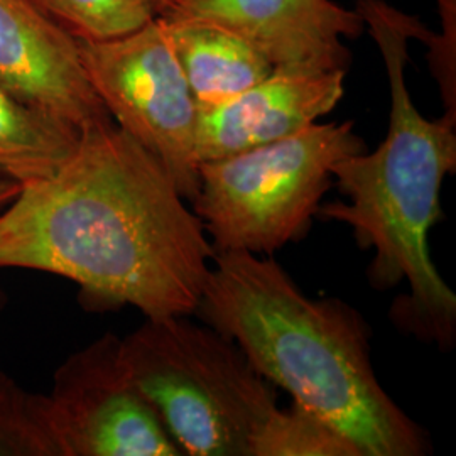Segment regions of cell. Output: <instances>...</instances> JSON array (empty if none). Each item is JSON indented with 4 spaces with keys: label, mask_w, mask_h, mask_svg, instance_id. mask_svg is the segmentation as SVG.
<instances>
[{
    "label": "cell",
    "mask_w": 456,
    "mask_h": 456,
    "mask_svg": "<svg viewBox=\"0 0 456 456\" xmlns=\"http://www.w3.org/2000/svg\"><path fill=\"white\" fill-rule=\"evenodd\" d=\"M45 397L60 456H183L134 382L115 333L68 355Z\"/></svg>",
    "instance_id": "52a82bcc"
},
{
    "label": "cell",
    "mask_w": 456,
    "mask_h": 456,
    "mask_svg": "<svg viewBox=\"0 0 456 456\" xmlns=\"http://www.w3.org/2000/svg\"><path fill=\"white\" fill-rule=\"evenodd\" d=\"M0 86L75 131L112 120L86 77L80 39L41 0H0Z\"/></svg>",
    "instance_id": "ba28073f"
},
{
    "label": "cell",
    "mask_w": 456,
    "mask_h": 456,
    "mask_svg": "<svg viewBox=\"0 0 456 456\" xmlns=\"http://www.w3.org/2000/svg\"><path fill=\"white\" fill-rule=\"evenodd\" d=\"M122 354L183 456H250L279 408L273 384L244 350L190 316L146 318L122 338Z\"/></svg>",
    "instance_id": "277c9868"
},
{
    "label": "cell",
    "mask_w": 456,
    "mask_h": 456,
    "mask_svg": "<svg viewBox=\"0 0 456 456\" xmlns=\"http://www.w3.org/2000/svg\"><path fill=\"white\" fill-rule=\"evenodd\" d=\"M163 19L200 110L237 97L274 69L259 49L227 28L184 17Z\"/></svg>",
    "instance_id": "8fae6325"
},
{
    "label": "cell",
    "mask_w": 456,
    "mask_h": 456,
    "mask_svg": "<svg viewBox=\"0 0 456 456\" xmlns=\"http://www.w3.org/2000/svg\"><path fill=\"white\" fill-rule=\"evenodd\" d=\"M345 69L277 66L227 102L198 110V164L286 139L330 114L345 95Z\"/></svg>",
    "instance_id": "30bf717a"
},
{
    "label": "cell",
    "mask_w": 456,
    "mask_h": 456,
    "mask_svg": "<svg viewBox=\"0 0 456 456\" xmlns=\"http://www.w3.org/2000/svg\"><path fill=\"white\" fill-rule=\"evenodd\" d=\"M163 163L114 120L0 213V269L65 277L92 310L195 314L215 248Z\"/></svg>",
    "instance_id": "6da1fadb"
},
{
    "label": "cell",
    "mask_w": 456,
    "mask_h": 456,
    "mask_svg": "<svg viewBox=\"0 0 456 456\" xmlns=\"http://www.w3.org/2000/svg\"><path fill=\"white\" fill-rule=\"evenodd\" d=\"M86 77L110 118L158 158L191 203L198 188V105L158 17L110 39L82 41Z\"/></svg>",
    "instance_id": "8992f818"
},
{
    "label": "cell",
    "mask_w": 456,
    "mask_h": 456,
    "mask_svg": "<svg viewBox=\"0 0 456 456\" xmlns=\"http://www.w3.org/2000/svg\"><path fill=\"white\" fill-rule=\"evenodd\" d=\"M362 151L352 120L316 122L276 142L200 163L193 212L215 252L274 254L308 233L333 186V166Z\"/></svg>",
    "instance_id": "5b68a950"
},
{
    "label": "cell",
    "mask_w": 456,
    "mask_h": 456,
    "mask_svg": "<svg viewBox=\"0 0 456 456\" xmlns=\"http://www.w3.org/2000/svg\"><path fill=\"white\" fill-rule=\"evenodd\" d=\"M19 190H20V184L0 178V208L9 205L14 200V196L19 193Z\"/></svg>",
    "instance_id": "e0dca14e"
},
{
    "label": "cell",
    "mask_w": 456,
    "mask_h": 456,
    "mask_svg": "<svg viewBox=\"0 0 456 456\" xmlns=\"http://www.w3.org/2000/svg\"><path fill=\"white\" fill-rule=\"evenodd\" d=\"M82 132L36 110L0 86V178L28 184L54 173Z\"/></svg>",
    "instance_id": "7c38bea8"
},
{
    "label": "cell",
    "mask_w": 456,
    "mask_h": 456,
    "mask_svg": "<svg viewBox=\"0 0 456 456\" xmlns=\"http://www.w3.org/2000/svg\"><path fill=\"white\" fill-rule=\"evenodd\" d=\"M195 314L242 350L259 374L322 416L362 456H423L414 423L380 386L370 326L342 299H313L276 261L215 252Z\"/></svg>",
    "instance_id": "3957f363"
},
{
    "label": "cell",
    "mask_w": 456,
    "mask_h": 456,
    "mask_svg": "<svg viewBox=\"0 0 456 456\" xmlns=\"http://www.w3.org/2000/svg\"><path fill=\"white\" fill-rule=\"evenodd\" d=\"M355 11L386 66L389 129L372 152L333 166V183L346 201L320 205L316 215L352 228L360 248H374L369 279L377 289L408 282V296L391 310L397 326L448 350L456 340V296L431 261L428 235L440 222L443 181L456 169V120L426 118L411 97L409 45L423 41L421 19L387 0H357Z\"/></svg>",
    "instance_id": "7a4b0ae2"
},
{
    "label": "cell",
    "mask_w": 456,
    "mask_h": 456,
    "mask_svg": "<svg viewBox=\"0 0 456 456\" xmlns=\"http://www.w3.org/2000/svg\"><path fill=\"white\" fill-rule=\"evenodd\" d=\"M441 20V33L428 31V61L438 83L444 115L456 120V0H435Z\"/></svg>",
    "instance_id": "2e32d148"
},
{
    "label": "cell",
    "mask_w": 456,
    "mask_h": 456,
    "mask_svg": "<svg viewBox=\"0 0 456 456\" xmlns=\"http://www.w3.org/2000/svg\"><path fill=\"white\" fill-rule=\"evenodd\" d=\"M250 456H362L359 446L310 409L277 408L252 441Z\"/></svg>",
    "instance_id": "4fadbf2b"
},
{
    "label": "cell",
    "mask_w": 456,
    "mask_h": 456,
    "mask_svg": "<svg viewBox=\"0 0 456 456\" xmlns=\"http://www.w3.org/2000/svg\"><path fill=\"white\" fill-rule=\"evenodd\" d=\"M164 17L213 22L242 36L277 66L348 69L345 41L365 33L355 9L335 0H176Z\"/></svg>",
    "instance_id": "9c48e42d"
},
{
    "label": "cell",
    "mask_w": 456,
    "mask_h": 456,
    "mask_svg": "<svg viewBox=\"0 0 456 456\" xmlns=\"http://www.w3.org/2000/svg\"><path fill=\"white\" fill-rule=\"evenodd\" d=\"M0 456H60L45 394L0 370Z\"/></svg>",
    "instance_id": "9a60e30c"
},
{
    "label": "cell",
    "mask_w": 456,
    "mask_h": 456,
    "mask_svg": "<svg viewBox=\"0 0 456 456\" xmlns=\"http://www.w3.org/2000/svg\"><path fill=\"white\" fill-rule=\"evenodd\" d=\"M82 41L110 39L164 17L176 0H41Z\"/></svg>",
    "instance_id": "5bb4252c"
}]
</instances>
